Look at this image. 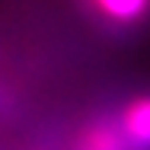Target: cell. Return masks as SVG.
I'll use <instances>...</instances> for the list:
<instances>
[{
	"mask_svg": "<svg viewBox=\"0 0 150 150\" xmlns=\"http://www.w3.org/2000/svg\"><path fill=\"white\" fill-rule=\"evenodd\" d=\"M90 16L112 29H131L150 16V0H83Z\"/></svg>",
	"mask_w": 150,
	"mask_h": 150,
	"instance_id": "1",
	"label": "cell"
}]
</instances>
